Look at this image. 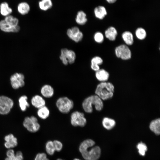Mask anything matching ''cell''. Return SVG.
I'll list each match as a JSON object with an SVG mask.
<instances>
[{"mask_svg":"<svg viewBox=\"0 0 160 160\" xmlns=\"http://www.w3.org/2000/svg\"><path fill=\"white\" fill-rule=\"evenodd\" d=\"M95 141L91 139L84 140L80 144L79 150L85 160H97L101 155V150L98 146H94Z\"/></svg>","mask_w":160,"mask_h":160,"instance_id":"1","label":"cell"},{"mask_svg":"<svg viewBox=\"0 0 160 160\" xmlns=\"http://www.w3.org/2000/svg\"><path fill=\"white\" fill-rule=\"evenodd\" d=\"M93 105L98 111H101L103 107V100L95 94L85 98L83 101L82 106L84 111L87 113H91L93 110Z\"/></svg>","mask_w":160,"mask_h":160,"instance_id":"2","label":"cell"},{"mask_svg":"<svg viewBox=\"0 0 160 160\" xmlns=\"http://www.w3.org/2000/svg\"><path fill=\"white\" fill-rule=\"evenodd\" d=\"M114 87L111 83L101 82L98 84L95 91L96 95L101 100H107L111 99L113 95Z\"/></svg>","mask_w":160,"mask_h":160,"instance_id":"3","label":"cell"},{"mask_svg":"<svg viewBox=\"0 0 160 160\" xmlns=\"http://www.w3.org/2000/svg\"><path fill=\"white\" fill-rule=\"evenodd\" d=\"M56 105L60 112L67 114L73 108L74 103L72 100L67 97H62L57 99Z\"/></svg>","mask_w":160,"mask_h":160,"instance_id":"4","label":"cell"},{"mask_svg":"<svg viewBox=\"0 0 160 160\" xmlns=\"http://www.w3.org/2000/svg\"><path fill=\"white\" fill-rule=\"evenodd\" d=\"M71 123L74 127H84L87 123V119L84 114L81 112L76 111L72 113L71 115Z\"/></svg>","mask_w":160,"mask_h":160,"instance_id":"5","label":"cell"},{"mask_svg":"<svg viewBox=\"0 0 160 160\" xmlns=\"http://www.w3.org/2000/svg\"><path fill=\"white\" fill-rule=\"evenodd\" d=\"M23 124L28 131L31 132H37L40 128V125L37 118L34 116L25 117Z\"/></svg>","mask_w":160,"mask_h":160,"instance_id":"6","label":"cell"},{"mask_svg":"<svg viewBox=\"0 0 160 160\" xmlns=\"http://www.w3.org/2000/svg\"><path fill=\"white\" fill-rule=\"evenodd\" d=\"M115 54L117 57L124 60L129 59L131 57L132 52L129 47L126 44H121L115 49Z\"/></svg>","mask_w":160,"mask_h":160,"instance_id":"7","label":"cell"},{"mask_svg":"<svg viewBox=\"0 0 160 160\" xmlns=\"http://www.w3.org/2000/svg\"><path fill=\"white\" fill-rule=\"evenodd\" d=\"M24 79V76L22 73H16L13 74L10 77L12 87L15 89L23 87L25 84Z\"/></svg>","mask_w":160,"mask_h":160,"instance_id":"8","label":"cell"},{"mask_svg":"<svg viewBox=\"0 0 160 160\" xmlns=\"http://www.w3.org/2000/svg\"><path fill=\"white\" fill-rule=\"evenodd\" d=\"M67 34L69 38L76 42L80 41L83 36L82 33L79 28L76 26L68 29Z\"/></svg>","mask_w":160,"mask_h":160,"instance_id":"9","label":"cell"},{"mask_svg":"<svg viewBox=\"0 0 160 160\" xmlns=\"http://www.w3.org/2000/svg\"><path fill=\"white\" fill-rule=\"evenodd\" d=\"M0 29L6 33H17L20 31V27L19 25L14 27L11 26L3 19L0 21Z\"/></svg>","mask_w":160,"mask_h":160,"instance_id":"10","label":"cell"},{"mask_svg":"<svg viewBox=\"0 0 160 160\" xmlns=\"http://www.w3.org/2000/svg\"><path fill=\"white\" fill-rule=\"evenodd\" d=\"M4 139L5 141L4 145L7 148L10 149L13 148L17 145V139L12 134L6 135L4 137Z\"/></svg>","mask_w":160,"mask_h":160,"instance_id":"11","label":"cell"},{"mask_svg":"<svg viewBox=\"0 0 160 160\" xmlns=\"http://www.w3.org/2000/svg\"><path fill=\"white\" fill-rule=\"evenodd\" d=\"M6 157L5 160H23V157L22 152L18 151L15 154L14 151L11 149L8 150L6 152Z\"/></svg>","mask_w":160,"mask_h":160,"instance_id":"12","label":"cell"},{"mask_svg":"<svg viewBox=\"0 0 160 160\" xmlns=\"http://www.w3.org/2000/svg\"><path fill=\"white\" fill-rule=\"evenodd\" d=\"M40 92L42 96L46 98L51 97L54 94V90L53 87L50 85L47 84L42 87Z\"/></svg>","mask_w":160,"mask_h":160,"instance_id":"13","label":"cell"},{"mask_svg":"<svg viewBox=\"0 0 160 160\" xmlns=\"http://www.w3.org/2000/svg\"><path fill=\"white\" fill-rule=\"evenodd\" d=\"M31 102L32 105L36 108H39L45 105V100L41 96L36 95L31 98Z\"/></svg>","mask_w":160,"mask_h":160,"instance_id":"14","label":"cell"},{"mask_svg":"<svg viewBox=\"0 0 160 160\" xmlns=\"http://www.w3.org/2000/svg\"><path fill=\"white\" fill-rule=\"evenodd\" d=\"M95 76L97 79L101 82L107 81L109 77V74L103 69H100L95 72Z\"/></svg>","mask_w":160,"mask_h":160,"instance_id":"15","label":"cell"},{"mask_svg":"<svg viewBox=\"0 0 160 160\" xmlns=\"http://www.w3.org/2000/svg\"><path fill=\"white\" fill-rule=\"evenodd\" d=\"M30 9V5L28 3L25 1L20 2L17 6V12L20 14L23 15L28 14Z\"/></svg>","mask_w":160,"mask_h":160,"instance_id":"16","label":"cell"},{"mask_svg":"<svg viewBox=\"0 0 160 160\" xmlns=\"http://www.w3.org/2000/svg\"><path fill=\"white\" fill-rule=\"evenodd\" d=\"M118 35L116 29L114 27L111 26L108 28L105 32V37L111 41H114Z\"/></svg>","mask_w":160,"mask_h":160,"instance_id":"17","label":"cell"},{"mask_svg":"<svg viewBox=\"0 0 160 160\" xmlns=\"http://www.w3.org/2000/svg\"><path fill=\"white\" fill-rule=\"evenodd\" d=\"M13 11L8 3L6 1L1 2L0 4V13L5 17L11 15Z\"/></svg>","mask_w":160,"mask_h":160,"instance_id":"18","label":"cell"},{"mask_svg":"<svg viewBox=\"0 0 160 160\" xmlns=\"http://www.w3.org/2000/svg\"><path fill=\"white\" fill-rule=\"evenodd\" d=\"M150 129L155 135H159L160 134V119L158 118L151 121L149 125Z\"/></svg>","mask_w":160,"mask_h":160,"instance_id":"19","label":"cell"},{"mask_svg":"<svg viewBox=\"0 0 160 160\" xmlns=\"http://www.w3.org/2000/svg\"><path fill=\"white\" fill-rule=\"evenodd\" d=\"M103 60L100 57L96 56L93 57L91 61V68L95 72L100 69V65L103 64Z\"/></svg>","mask_w":160,"mask_h":160,"instance_id":"20","label":"cell"},{"mask_svg":"<svg viewBox=\"0 0 160 160\" xmlns=\"http://www.w3.org/2000/svg\"><path fill=\"white\" fill-rule=\"evenodd\" d=\"M121 37L126 45L130 46L133 44L134 41V37L131 32L129 31H124L122 33Z\"/></svg>","mask_w":160,"mask_h":160,"instance_id":"21","label":"cell"},{"mask_svg":"<svg viewBox=\"0 0 160 160\" xmlns=\"http://www.w3.org/2000/svg\"><path fill=\"white\" fill-rule=\"evenodd\" d=\"M94 13L95 17L100 20L103 19L107 14L105 8L103 6H98L94 9Z\"/></svg>","mask_w":160,"mask_h":160,"instance_id":"22","label":"cell"},{"mask_svg":"<svg viewBox=\"0 0 160 160\" xmlns=\"http://www.w3.org/2000/svg\"><path fill=\"white\" fill-rule=\"evenodd\" d=\"M76 22L81 25H84L87 22V19L85 13L82 10L79 11L75 18Z\"/></svg>","mask_w":160,"mask_h":160,"instance_id":"23","label":"cell"},{"mask_svg":"<svg viewBox=\"0 0 160 160\" xmlns=\"http://www.w3.org/2000/svg\"><path fill=\"white\" fill-rule=\"evenodd\" d=\"M102 124L105 129L109 130L112 129L115 126L116 122L113 119L105 117L102 120Z\"/></svg>","mask_w":160,"mask_h":160,"instance_id":"24","label":"cell"},{"mask_svg":"<svg viewBox=\"0 0 160 160\" xmlns=\"http://www.w3.org/2000/svg\"><path fill=\"white\" fill-rule=\"evenodd\" d=\"M0 105L11 109L13 106L14 102L11 98L7 96H0Z\"/></svg>","mask_w":160,"mask_h":160,"instance_id":"25","label":"cell"},{"mask_svg":"<svg viewBox=\"0 0 160 160\" xmlns=\"http://www.w3.org/2000/svg\"><path fill=\"white\" fill-rule=\"evenodd\" d=\"M37 114L41 119H45L49 117L50 111L48 108L45 105L38 109Z\"/></svg>","mask_w":160,"mask_h":160,"instance_id":"26","label":"cell"},{"mask_svg":"<svg viewBox=\"0 0 160 160\" xmlns=\"http://www.w3.org/2000/svg\"><path fill=\"white\" fill-rule=\"evenodd\" d=\"M38 5L41 10L46 11L52 7L53 4L52 0H41L39 1Z\"/></svg>","mask_w":160,"mask_h":160,"instance_id":"27","label":"cell"},{"mask_svg":"<svg viewBox=\"0 0 160 160\" xmlns=\"http://www.w3.org/2000/svg\"><path fill=\"white\" fill-rule=\"evenodd\" d=\"M4 20L7 24L11 26L14 27L18 25V19L11 15L5 17Z\"/></svg>","mask_w":160,"mask_h":160,"instance_id":"28","label":"cell"},{"mask_svg":"<svg viewBox=\"0 0 160 160\" xmlns=\"http://www.w3.org/2000/svg\"><path fill=\"white\" fill-rule=\"evenodd\" d=\"M27 99V97L25 95L21 96L19 99V106L21 110L23 111H25L27 108L29 106Z\"/></svg>","mask_w":160,"mask_h":160,"instance_id":"29","label":"cell"},{"mask_svg":"<svg viewBox=\"0 0 160 160\" xmlns=\"http://www.w3.org/2000/svg\"><path fill=\"white\" fill-rule=\"evenodd\" d=\"M135 35L137 39L140 40L145 39L147 36V33L145 30L143 28H137L135 31Z\"/></svg>","mask_w":160,"mask_h":160,"instance_id":"30","label":"cell"},{"mask_svg":"<svg viewBox=\"0 0 160 160\" xmlns=\"http://www.w3.org/2000/svg\"><path fill=\"white\" fill-rule=\"evenodd\" d=\"M45 149L48 154L52 155L54 154L55 151L52 141L49 140L46 143L45 145Z\"/></svg>","mask_w":160,"mask_h":160,"instance_id":"31","label":"cell"},{"mask_svg":"<svg viewBox=\"0 0 160 160\" xmlns=\"http://www.w3.org/2000/svg\"><path fill=\"white\" fill-rule=\"evenodd\" d=\"M136 147L140 155L142 156H144L147 150V147L145 143L141 142L138 143Z\"/></svg>","mask_w":160,"mask_h":160,"instance_id":"32","label":"cell"},{"mask_svg":"<svg viewBox=\"0 0 160 160\" xmlns=\"http://www.w3.org/2000/svg\"><path fill=\"white\" fill-rule=\"evenodd\" d=\"M66 58L68 63L71 64L73 63L76 58L75 53L72 50L68 49L66 54Z\"/></svg>","mask_w":160,"mask_h":160,"instance_id":"33","label":"cell"},{"mask_svg":"<svg viewBox=\"0 0 160 160\" xmlns=\"http://www.w3.org/2000/svg\"><path fill=\"white\" fill-rule=\"evenodd\" d=\"M68 50L67 48H63L61 49L60 52V58L62 61V63L65 65L68 64V62L66 58V54Z\"/></svg>","mask_w":160,"mask_h":160,"instance_id":"34","label":"cell"},{"mask_svg":"<svg viewBox=\"0 0 160 160\" xmlns=\"http://www.w3.org/2000/svg\"><path fill=\"white\" fill-rule=\"evenodd\" d=\"M94 38L96 42L101 43L104 41V36L101 32H97L94 34Z\"/></svg>","mask_w":160,"mask_h":160,"instance_id":"35","label":"cell"},{"mask_svg":"<svg viewBox=\"0 0 160 160\" xmlns=\"http://www.w3.org/2000/svg\"><path fill=\"white\" fill-rule=\"evenodd\" d=\"M53 142L55 151L57 152L60 151L63 147L62 143L58 140H55Z\"/></svg>","mask_w":160,"mask_h":160,"instance_id":"36","label":"cell"},{"mask_svg":"<svg viewBox=\"0 0 160 160\" xmlns=\"http://www.w3.org/2000/svg\"><path fill=\"white\" fill-rule=\"evenodd\" d=\"M34 160H49L46 154L44 153H38L36 156Z\"/></svg>","mask_w":160,"mask_h":160,"instance_id":"37","label":"cell"},{"mask_svg":"<svg viewBox=\"0 0 160 160\" xmlns=\"http://www.w3.org/2000/svg\"><path fill=\"white\" fill-rule=\"evenodd\" d=\"M11 109L10 108L0 105V114L5 115L7 114L10 112Z\"/></svg>","mask_w":160,"mask_h":160,"instance_id":"38","label":"cell"},{"mask_svg":"<svg viewBox=\"0 0 160 160\" xmlns=\"http://www.w3.org/2000/svg\"><path fill=\"white\" fill-rule=\"evenodd\" d=\"M117 0H106L109 3H113L115 2Z\"/></svg>","mask_w":160,"mask_h":160,"instance_id":"39","label":"cell"},{"mask_svg":"<svg viewBox=\"0 0 160 160\" xmlns=\"http://www.w3.org/2000/svg\"><path fill=\"white\" fill-rule=\"evenodd\" d=\"M73 160H81L79 159L78 158H75Z\"/></svg>","mask_w":160,"mask_h":160,"instance_id":"40","label":"cell"},{"mask_svg":"<svg viewBox=\"0 0 160 160\" xmlns=\"http://www.w3.org/2000/svg\"><path fill=\"white\" fill-rule=\"evenodd\" d=\"M56 160H63V159H58Z\"/></svg>","mask_w":160,"mask_h":160,"instance_id":"41","label":"cell"}]
</instances>
